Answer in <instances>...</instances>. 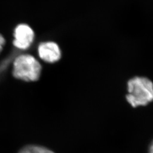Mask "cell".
Masks as SVG:
<instances>
[{"label":"cell","instance_id":"obj_1","mask_svg":"<svg viewBox=\"0 0 153 153\" xmlns=\"http://www.w3.org/2000/svg\"><path fill=\"white\" fill-rule=\"evenodd\" d=\"M128 94L126 95L127 102L133 108L145 106L153 99L152 82L144 76H134L128 82Z\"/></svg>","mask_w":153,"mask_h":153},{"label":"cell","instance_id":"obj_2","mask_svg":"<svg viewBox=\"0 0 153 153\" xmlns=\"http://www.w3.org/2000/svg\"><path fill=\"white\" fill-rule=\"evenodd\" d=\"M42 66L32 55H20L14 61L13 75L18 79L35 82L40 78Z\"/></svg>","mask_w":153,"mask_h":153},{"label":"cell","instance_id":"obj_3","mask_svg":"<svg viewBox=\"0 0 153 153\" xmlns=\"http://www.w3.org/2000/svg\"><path fill=\"white\" fill-rule=\"evenodd\" d=\"M13 43L14 47L22 50L28 49L33 44L35 38V33L29 25L21 23L17 25L14 33Z\"/></svg>","mask_w":153,"mask_h":153},{"label":"cell","instance_id":"obj_4","mask_svg":"<svg viewBox=\"0 0 153 153\" xmlns=\"http://www.w3.org/2000/svg\"><path fill=\"white\" fill-rule=\"evenodd\" d=\"M39 56L46 62L53 64L60 60L61 51L59 45L53 42H45L39 45Z\"/></svg>","mask_w":153,"mask_h":153},{"label":"cell","instance_id":"obj_5","mask_svg":"<svg viewBox=\"0 0 153 153\" xmlns=\"http://www.w3.org/2000/svg\"><path fill=\"white\" fill-rule=\"evenodd\" d=\"M18 153H55L53 151L42 146L30 145L25 146Z\"/></svg>","mask_w":153,"mask_h":153},{"label":"cell","instance_id":"obj_6","mask_svg":"<svg viewBox=\"0 0 153 153\" xmlns=\"http://www.w3.org/2000/svg\"><path fill=\"white\" fill-rule=\"evenodd\" d=\"M5 39L4 38V37L0 34V47H3L4 45L5 44Z\"/></svg>","mask_w":153,"mask_h":153},{"label":"cell","instance_id":"obj_7","mask_svg":"<svg viewBox=\"0 0 153 153\" xmlns=\"http://www.w3.org/2000/svg\"><path fill=\"white\" fill-rule=\"evenodd\" d=\"M153 144L152 143L150 145V153H153Z\"/></svg>","mask_w":153,"mask_h":153},{"label":"cell","instance_id":"obj_8","mask_svg":"<svg viewBox=\"0 0 153 153\" xmlns=\"http://www.w3.org/2000/svg\"><path fill=\"white\" fill-rule=\"evenodd\" d=\"M2 49H3V47H0V53H1V52H2Z\"/></svg>","mask_w":153,"mask_h":153}]
</instances>
